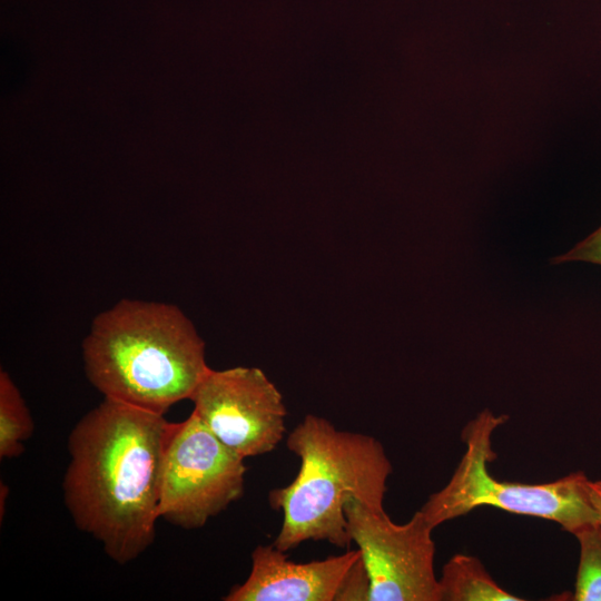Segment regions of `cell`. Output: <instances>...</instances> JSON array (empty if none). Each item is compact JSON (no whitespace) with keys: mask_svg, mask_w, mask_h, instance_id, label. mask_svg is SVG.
Here are the masks:
<instances>
[{"mask_svg":"<svg viewBox=\"0 0 601 601\" xmlns=\"http://www.w3.org/2000/svg\"><path fill=\"white\" fill-rule=\"evenodd\" d=\"M579 543V563L572 601H601V524L587 525L573 534Z\"/></svg>","mask_w":601,"mask_h":601,"instance_id":"cell-11","label":"cell"},{"mask_svg":"<svg viewBox=\"0 0 601 601\" xmlns=\"http://www.w3.org/2000/svg\"><path fill=\"white\" fill-rule=\"evenodd\" d=\"M345 514L370 578V601H441L434 528L420 510L406 523L396 524L384 509L352 500Z\"/></svg>","mask_w":601,"mask_h":601,"instance_id":"cell-6","label":"cell"},{"mask_svg":"<svg viewBox=\"0 0 601 601\" xmlns=\"http://www.w3.org/2000/svg\"><path fill=\"white\" fill-rule=\"evenodd\" d=\"M573 260L601 265V226L570 252L553 258L551 263L556 265Z\"/></svg>","mask_w":601,"mask_h":601,"instance_id":"cell-13","label":"cell"},{"mask_svg":"<svg viewBox=\"0 0 601 601\" xmlns=\"http://www.w3.org/2000/svg\"><path fill=\"white\" fill-rule=\"evenodd\" d=\"M441 601H523L503 589L473 555L457 553L439 578Z\"/></svg>","mask_w":601,"mask_h":601,"instance_id":"cell-9","label":"cell"},{"mask_svg":"<svg viewBox=\"0 0 601 601\" xmlns=\"http://www.w3.org/2000/svg\"><path fill=\"white\" fill-rule=\"evenodd\" d=\"M169 425L162 414L104 397L69 434L65 505L75 525L118 564L155 541Z\"/></svg>","mask_w":601,"mask_h":601,"instance_id":"cell-1","label":"cell"},{"mask_svg":"<svg viewBox=\"0 0 601 601\" xmlns=\"http://www.w3.org/2000/svg\"><path fill=\"white\" fill-rule=\"evenodd\" d=\"M246 470L244 457L193 412L170 423L160 467L159 518L186 530L204 526L240 499Z\"/></svg>","mask_w":601,"mask_h":601,"instance_id":"cell-5","label":"cell"},{"mask_svg":"<svg viewBox=\"0 0 601 601\" xmlns=\"http://www.w3.org/2000/svg\"><path fill=\"white\" fill-rule=\"evenodd\" d=\"M83 368L104 397L165 415L206 375L205 343L176 305L121 299L98 314L82 343Z\"/></svg>","mask_w":601,"mask_h":601,"instance_id":"cell-2","label":"cell"},{"mask_svg":"<svg viewBox=\"0 0 601 601\" xmlns=\"http://www.w3.org/2000/svg\"><path fill=\"white\" fill-rule=\"evenodd\" d=\"M189 400L193 413L244 459L272 452L285 435L283 396L257 367L209 368Z\"/></svg>","mask_w":601,"mask_h":601,"instance_id":"cell-7","label":"cell"},{"mask_svg":"<svg viewBox=\"0 0 601 601\" xmlns=\"http://www.w3.org/2000/svg\"><path fill=\"white\" fill-rule=\"evenodd\" d=\"M371 582L362 556L351 566L335 601H370Z\"/></svg>","mask_w":601,"mask_h":601,"instance_id":"cell-12","label":"cell"},{"mask_svg":"<svg viewBox=\"0 0 601 601\" xmlns=\"http://www.w3.org/2000/svg\"><path fill=\"white\" fill-rule=\"evenodd\" d=\"M33 421L26 402L10 377L0 372V459H12L24 451L23 443L32 435Z\"/></svg>","mask_w":601,"mask_h":601,"instance_id":"cell-10","label":"cell"},{"mask_svg":"<svg viewBox=\"0 0 601 601\" xmlns=\"http://www.w3.org/2000/svg\"><path fill=\"white\" fill-rule=\"evenodd\" d=\"M589 494L590 500L597 511L599 523L601 524V480H589Z\"/></svg>","mask_w":601,"mask_h":601,"instance_id":"cell-14","label":"cell"},{"mask_svg":"<svg viewBox=\"0 0 601 601\" xmlns=\"http://www.w3.org/2000/svg\"><path fill=\"white\" fill-rule=\"evenodd\" d=\"M286 446L300 463L288 485L268 494L270 508L283 513L273 545L284 552L305 541L348 548L346 504L358 500L384 509L393 467L383 445L371 435L337 430L327 418L308 414L287 436Z\"/></svg>","mask_w":601,"mask_h":601,"instance_id":"cell-3","label":"cell"},{"mask_svg":"<svg viewBox=\"0 0 601 601\" xmlns=\"http://www.w3.org/2000/svg\"><path fill=\"white\" fill-rule=\"evenodd\" d=\"M506 420L505 415L484 410L467 423L462 432L465 452L454 473L420 509L426 521L435 529L476 508L492 506L553 521L571 534L599 523L590 500L589 479L582 471L539 484L501 481L491 475L487 464L494 457L492 435Z\"/></svg>","mask_w":601,"mask_h":601,"instance_id":"cell-4","label":"cell"},{"mask_svg":"<svg viewBox=\"0 0 601 601\" xmlns=\"http://www.w3.org/2000/svg\"><path fill=\"white\" fill-rule=\"evenodd\" d=\"M361 551L349 550L324 560L295 562L272 544L257 545L244 583L225 601H335L337 591Z\"/></svg>","mask_w":601,"mask_h":601,"instance_id":"cell-8","label":"cell"}]
</instances>
